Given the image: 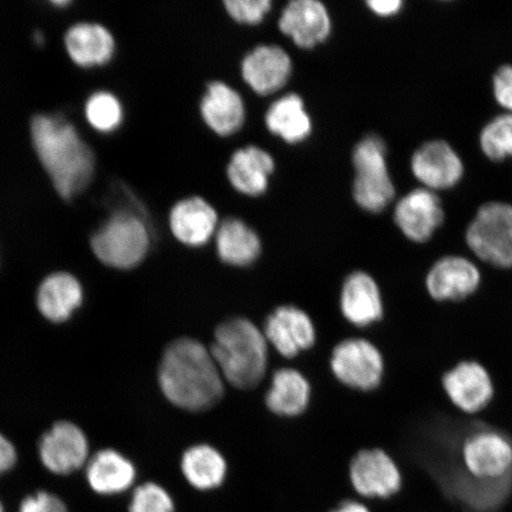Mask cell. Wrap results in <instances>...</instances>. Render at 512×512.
Masks as SVG:
<instances>
[{"instance_id":"obj_38","label":"cell","mask_w":512,"mask_h":512,"mask_svg":"<svg viewBox=\"0 0 512 512\" xmlns=\"http://www.w3.org/2000/svg\"><path fill=\"white\" fill-rule=\"evenodd\" d=\"M53 4H55L56 6H66L69 4V2H61V0H55Z\"/></svg>"},{"instance_id":"obj_3","label":"cell","mask_w":512,"mask_h":512,"mask_svg":"<svg viewBox=\"0 0 512 512\" xmlns=\"http://www.w3.org/2000/svg\"><path fill=\"white\" fill-rule=\"evenodd\" d=\"M210 352L230 386L253 389L264 379L267 341L251 320L232 318L217 326Z\"/></svg>"},{"instance_id":"obj_9","label":"cell","mask_w":512,"mask_h":512,"mask_svg":"<svg viewBox=\"0 0 512 512\" xmlns=\"http://www.w3.org/2000/svg\"><path fill=\"white\" fill-rule=\"evenodd\" d=\"M38 450L46 469L55 475H70L86 464L89 445L79 426L61 421L43 435Z\"/></svg>"},{"instance_id":"obj_12","label":"cell","mask_w":512,"mask_h":512,"mask_svg":"<svg viewBox=\"0 0 512 512\" xmlns=\"http://www.w3.org/2000/svg\"><path fill=\"white\" fill-rule=\"evenodd\" d=\"M351 484L368 498H389L401 489V473L394 460L382 450L358 452L350 464Z\"/></svg>"},{"instance_id":"obj_4","label":"cell","mask_w":512,"mask_h":512,"mask_svg":"<svg viewBox=\"0 0 512 512\" xmlns=\"http://www.w3.org/2000/svg\"><path fill=\"white\" fill-rule=\"evenodd\" d=\"M91 246L102 264L130 270L138 266L149 251L150 234L137 216L117 213L92 236Z\"/></svg>"},{"instance_id":"obj_6","label":"cell","mask_w":512,"mask_h":512,"mask_svg":"<svg viewBox=\"0 0 512 512\" xmlns=\"http://www.w3.org/2000/svg\"><path fill=\"white\" fill-rule=\"evenodd\" d=\"M471 251L486 264L512 267V206L489 202L480 207L466 232Z\"/></svg>"},{"instance_id":"obj_19","label":"cell","mask_w":512,"mask_h":512,"mask_svg":"<svg viewBox=\"0 0 512 512\" xmlns=\"http://www.w3.org/2000/svg\"><path fill=\"white\" fill-rule=\"evenodd\" d=\"M341 310L351 324L360 328L379 322L383 316V303L373 277L364 272L349 275L342 288Z\"/></svg>"},{"instance_id":"obj_16","label":"cell","mask_w":512,"mask_h":512,"mask_svg":"<svg viewBox=\"0 0 512 512\" xmlns=\"http://www.w3.org/2000/svg\"><path fill=\"white\" fill-rule=\"evenodd\" d=\"M448 398L466 413H477L488 406L494 386L488 371L477 362H462L443 379Z\"/></svg>"},{"instance_id":"obj_30","label":"cell","mask_w":512,"mask_h":512,"mask_svg":"<svg viewBox=\"0 0 512 512\" xmlns=\"http://www.w3.org/2000/svg\"><path fill=\"white\" fill-rule=\"evenodd\" d=\"M85 111L88 123L100 132H112L123 123V106L112 93H94L87 100Z\"/></svg>"},{"instance_id":"obj_37","label":"cell","mask_w":512,"mask_h":512,"mask_svg":"<svg viewBox=\"0 0 512 512\" xmlns=\"http://www.w3.org/2000/svg\"><path fill=\"white\" fill-rule=\"evenodd\" d=\"M331 512H370L366 505L355 501H345L338 505V508Z\"/></svg>"},{"instance_id":"obj_18","label":"cell","mask_w":512,"mask_h":512,"mask_svg":"<svg viewBox=\"0 0 512 512\" xmlns=\"http://www.w3.org/2000/svg\"><path fill=\"white\" fill-rule=\"evenodd\" d=\"M217 214L201 197L178 202L171 210L170 227L175 238L190 247H201L214 235Z\"/></svg>"},{"instance_id":"obj_27","label":"cell","mask_w":512,"mask_h":512,"mask_svg":"<svg viewBox=\"0 0 512 512\" xmlns=\"http://www.w3.org/2000/svg\"><path fill=\"white\" fill-rule=\"evenodd\" d=\"M266 125L275 136L290 144L303 142L312 131L304 101L297 94H288L275 101L267 111Z\"/></svg>"},{"instance_id":"obj_11","label":"cell","mask_w":512,"mask_h":512,"mask_svg":"<svg viewBox=\"0 0 512 512\" xmlns=\"http://www.w3.org/2000/svg\"><path fill=\"white\" fill-rule=\"evenodd\" d=\"M445 219L443 204L434 191L414 189L403 196L394 211V220L407 239L422 243L430 240Z\"/></svg>"},{"instance_id":"obj_2","label":"cell","mask_w":512,"mask_h":512,"mask_svg":"<svg viewBox=\"0 0 512 512\" xmlns=\"http://www.w3.org/2000/svg\"><path fill=\"white\" fill-rule=\"evenodd\" d=\"M31 139L38 159L64 200H72L91 184L95 155L72 123L56 114L31 120Z\"/></svg>"},{"instance_id":"obj_39","label":"cell","mask_w":512,"mask_h":512,"mask_svg":"<svg viewBox=\"0 0 512 512\" xmlns=\"http://www.w3.org/2000/svg\"><path fill=\"white\" fill-rule=\"evenodd\" d=\"M0 512H5L2 502H0Z\"/></svg>"},{"instance_id":"obj_21","label":"cell","mask_w":512,"mask_h":512,"mask_svg":"<svg viewBox=\"0 0 512 512\" xmlns=\"http://www.w3.org/2000/svg\"><path fill=\"white\" fill-rule=\"evenodd\" d=\"M82 302L83 288L80 281L67 272L48 275L38 288V310L50 322H66Z\"/></svg>"},{"instance_id":"obj_29","label":"cell","mask_w":512,"mask_h":512,"mask_svg":"<svg viewBox=\"0 0 512 512\" xmlns=\"http://www.w3.org/2000/svg\"><path fill=\"white\" fill-rule=\"evenodd\" d=\"M479 143L484 155L495 162L512 157V114L491 120L480 133Z\"/></svg>"},{"instance_id":"obj_5","label":"cell","mask_w":512,"mask_h":512,"mask_svg":"<svg viewBox=\"0 0 512 512\" xmlns=\"http://www.w3.org/2000/svg\"><path fill=\"white\" fill-rule=\"evenodd\" d=\"M352 163L356 171V203L369 213H381L395 197V187L388 170L386 144L377 136L362 139L355 147Z\"/></svg>"},{"instance_id":"obj_26","label":"cell","mask_w":512,"mask_h":512,"mask_svg":"<svg viewBox=\"0 0 512 512\" xmlns=\"http://www.w3.org/2000/svg\"><path fill=\"white\" fill-rule=\"evenodd\" d=\"M220 259L228 265L246 267L259 258L261 242L258 234L238 219L224 221L216 233Z\"/></svg>"},{"instance_id":"obj_14","label":"cell","mask_w":512,"mask_h":512,"mask_svg":"<svg viewBox=\"0 0 512 512\" xmlns=\"http://www.w3.org/2000/svg\"><path fill=\"white\" fill-rule=\"evenodd\" d=\"M279 28L298 47L310 49L328 38L331 19L325 5L318 0H294L281 14Z\"/></svg>"},{"instance_id":"obj_35","label":"cell","mask_w":512,"mask_h":512,"mask_svg":"<svg viewBox=\"0 0 512 512\" xmlns=\"http://www.w3.org/2000/svg\"><path fill=\"white\" fill-rule=\"evenodd\" d=\"M17 462V452L14 445L3 434H0V475L8 472Z\"/></svg>"},{"instance_id":"obj_32","label":"cell","mask_w":512,"mask_h":512,"mask_svg":"<svg viewBox=\"0 0 512 512\" xmlns=\"http://www.w3.org/2000/svg\"><path fill=\"white\" fill-rule=\"evenodd\" d=\"M230 17L236 22L258 24L270 12V0H226L224 2Z\"/></svg>"},{"instance_id":"obj_28","label":"cell","mask_w":512,"mask_h":512,"mask_svg":"<svg viewBox=\"0 0 512 512\" xmlns=\"http://www.w3.org/2000/svg\"><path fill=\"white\" fill-rule=\"evenodd\" d=\"M181 469L188 483L201 491L219 488L227 476L226 459L209 445H196L185 451Z\"/></svg>"},{"instance_id":"obj_17","label":"cell","mask_w":512,"mask_h":512,"mask_svg":"<svg viewBox=\"0 0 512 512\" xmlns=\"http://www.w3.org/2000/svg\"><path fill=\"white\" fill-rule=\"evenodd\" d=\"M292 73L290 56L278 46H260L242 62V76L255 93L268 95L286 85Z\"/></svg>"},{"instance_id":"obj_25","label":"cell","mask_w":512,"mask_h":512,"mask_svg":"<svg viewBox=\"0 0 512 512\" xmlns=\"http://www.w3.org/2000/svg\"><path fill=\"white\" fill-rule=\"evenodd\" d=\"M311 398V387L306 377L297 369L283 368L275 371L266 405L274 414L297 416L302 414Z\"/></svg>"},{"instance_id":"obj_22","label":"cell","mask_w":512,"mask_h":512,"mask_svg":"<svg viewBox=\"0 0 512 512\" xmlns=\"http://www.w3.org/2000/svg\"><path fill=\"white\" fill-rule=\"evenodd\" d=\"M70 59L81 67L102 66L114 55L115 41L110 30L98 23L72 25L64 36Z\"/></svg>"},{"instance_id":"obj_8","label":"cell","mask_w":512,"mask_h":512,"mask_svg":"<svg viewBox=\"0 0 512 512\" xmlns=\"http://www.w3.org/2000/svg\"><path fill=\"white\" fill-rule=\"evenodd\" d=\"M331 369L345 386L369 392L380 386L383 358L379 349L366 339H345L332 351Z\"/></svg>"},{"instance_id":"obj_10","label":"cell","mask_w":512,"mask_h":512,"mask_svg":"<svg viewBox=\"0 0 512 512\" xmlns=\"http://www.w3.org/2000/svg\"><path fill=\"white\" fill-rule=\"evenodd\" d=\"M413 175L432 191L456 187L464 176V164L453 147L433 140L419 147L411 160Z\"/></svg>"},{"instance_id":"obj_31","label":"cell","mask_w":512,"mask_h":512,"mask_svg":"<svg viewBox=\"0 0 512 512\" xmlns=\"http://www.w3.org/2000/svg\"><path fill=\"white\" fill-rule=\"evenodd\" d=\"M128 512H175V503L163 486L145 483L134 490Z\"/></svg>"},{"instance_id":"obj_36","label":"cell","mask_w":512,"mask_h":512,"mask_svg":"<svg viewBox=\"0 0 512 512\" xmlns=\"http://www.w3.org/2000/svg\"><path fill=\"white\" fill-rule=\"evenodd\" d=\"M369 9L380 17H393L402 10L401 0H370L367 2Z\"/></svg>"},{"instance_id":"obj_24","label":"cell","mask_w":512,"mask_h":512,"mask_svg":"<svg viewBox=\"0 0 512 512\" xmlns=\"http://www.w3.org/2000/svg\"><path fill=\"white\" fill-rule=\"evenodd\" d=\"M87 480L96 494L118 495L131 488L136 480V467L123 454L102 450L87 464Z\"/></svg>"},{"instance_id":"obj_20","label":"cell","mask_w":512,"mask_h":512,"mask_svg":"<svg viewBox=\"0 0 512 512\" xmlns=\"http://www.w3.org/2000/svg\"><path fill=\"white\" fill-rule=\"evenodd\" d=\"M201 112L206 124L220 136L238 132L246 118L240 94L220 81L208 86L201 102Z\"/></svg>"},{"instance_id":"obj_1","label":"cell","mask_w":512,"mask_h":512,"mask_svg":"<svg viewBox=\"0 0 512 512\" xmlns=\"http://www.w3.org/2000/svg\"><path fill=\"white\" fill-rule=\"evenodd\" d=\"M158 381L165 398L189 412L213 408L224 394V380L210 350L187 337L165 349Z\"/></svg>"},{"instance_id":"obj_7","label":"cell","mask_w":512,"mask_h":512,"mask_svg":"<svg viewBox=\"0 0 512 512\" xmlns=\"http://www.w3.org/2000/svg\"><path fill=\"white\" fill-rule=\"evenodd\" d=\"M467 475L484 482L511 479L512 443L492 428H479L467 437L462 446Z\"/></svg>"},{"instance_id":"obj_15","label":"cell","mask_w":512,"mask_h":512,"mask_svg":"<svg viewBox=\"0 0 512 512\" xmlns=\"http://www.w3.org/2000/svg\"><path fill=\"white\" fill-rule=\"evenodd\" d=\"M480 284L478 268L463 256H445L428 272L426 285L432 298L463 300L475 293Z\"/></svg>"},{"instance_id":"obj_23","label":"cell","mask_w":512,"mask_h":512,"mask_svg":"<svg viewBox=\"0 0 512 512\" xmlns=\"http://www.w3.org/2000/svg\"><path fill=\"white\" fill-rule=\"evenodd\" d=\"M274 166L270 153L248 146L234 153L227 174L236 190L248 196H259L266 191Z\"/></svg>"},{"instance_id":"obj_34","label":"cell","mask_w":512,"mask_h":512,"mask_svg":"<svg viewBox=\"0 0 512 512\" xmlns=\"http://www.w3.org/2000/svg\"><path fill=\"white\" fill-rule=\"evenodd\" d=\"M494 94L499 106L512 114V66H502L494 76Z\"/></svg>"},{"instance_id":"obj_33","label":"cell","mask_w":512,"mask_h":512,"mask_svg":"<svg viewBox=\"0 0 512 512\" xmlns=\"http://www.w3.org/2000/svg\"><path fill=\"white\" fill-rule=\"evenodd\" d=\"M19 512H69L60 497L47 491H38L21 503Z\"/></svg>"},{"instance_id":"obj_13","label":"cell","mask_w":512,"mask_h":512,"mask_svg":"<svg viewBox=\"0 0 512 512\" xmlns=\"http://www.w3.org/2000/svg\"><path fill=\"white\" fill-rule=\"evenodd\" d=\"M270 342L280 355L292 358L310 349L316 342V329L312 319L296 306L285 305L267 317L264 329Z\"/></svg>"}]
</instances>
